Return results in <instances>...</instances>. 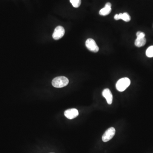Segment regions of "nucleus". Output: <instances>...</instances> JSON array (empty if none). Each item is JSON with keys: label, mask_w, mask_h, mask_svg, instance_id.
<instances>
[{"label": "nucleus", "mask_w": 153, "mask_h": 153, "mask_svg": "<svg viewBox=\"0 0 153 153\" xmlns=\"http://www.w3.org/2000/svg\"><path fill=\"white\" fill-rule=\"evenodd\" d=\"M70 1L72 6L75 8L79 7L81 4V0H70Z\"/></svg>", "instance_id": "f8f14e48"}, {"label": "nucleus", "mask_w": 153, "mask_h": 153, "mask_svg": "<svg viewBox=\"0 0 153 153\" xmlns=\"http://www.w3.org/2000/svg\"><path fill=\"white\" fill-rule=\"evenodd\" d=\"M69 80L67 77L64 76H57L52 81V85L54 87L60 88L65 87L68 85Z\"/></svg>", "instance_id": "f257e3e1"}, {"label": "nucleus", "mask_w": 153, "mask_h": 153, "mask_svg": "<svg viewBox=\"0 0 153 153\" xmlns=\"http://www.w3.org/2000/svg\"><path fill=\"white\" fill-rule=\"evenodd\" d=\"M64 115L68 119L71 120L76 117L79 115V112L76 108H71L65 111Z\"/></svg>", "instance_id": "423d86ee"}, {"label": "nucleus", "mask_w": 153, "mask_h": 153, "mask_svg": "<svg viewBox=\"0 0 153 153\" xmlns=\"http://www.w3.org/2000/svg\"><path fill=\"white\" fill-rule=\"evenodd\" d=\"M146 42V38H137L135 41V45L138 47H140L144 46Z\"/></svg>", "instance_id": "9d476101"}, {"label": "nucleus", "mask_w": 153, "mask_h": 153, "mask_svg": "<svg viewBox=\"0 0 153 153\" xmlns=\"http://www.w3.org/2000/svg\"><path fill=\"white\" fill-rule=\"evenodd\" d=\"M85 46L88 50L93 52H97L99 50V48L95 41L91 38H88L85 42Z\"/></svg>", "instance_id": "7ed1b4c3"}, {"label": "nucleus", "mask_w": 153, "mask_h": 153, "mask_svg": "<svg viewBox=\"0 0 153 153\" xmlns=\"http://www.w3.org/2000/svg\"><path fill=\"white\" fill-rule=\"evenodd\" d=\"M102 95L103 97L106 99V101L108 104H111L112 103L113 96L111 91L108 88H105L102 92Z\"/></svg>", "instance_id": "0eeeda50"}, {"label": "nucleus", "mask_w": 153, "mask_h": 153, "mask_svg": "<svg viewBox=\"0 0 153 153\" xmlns=\"http://www.w3.org/2000/svg\"><path fill=\"white\" fill-rule=\"evenodd\" d=\"M114 19L116 20L122 19L125 22H129L130 21L131 18L128 13H123L116 14L114 16Z\"/></svg>", "instance_id": "1a4fd4ad"}, {"label": "nucleus", "mask_w": 153, "mask_h": 153, "mask_svg": "<svg viewBox=\"0 0 153 153\" xmlns=\"http://www.w3.org/2000/svg\"><path fill=\"white\" fill-rule=\"evenodd\" d=\"M137 38H145V34L144 33H143V32H140L139 31L136 34Z\"/></svg>", "instance_id": "ddd939ff"}, {"label": "nucleus", "mask_w": 153, "mask_h": 153, "mask_svg": "<svg viewBox=\"0 0 153 153\" xmlns=\"http://www.w3.org/2000/svg\"><path fill=\"white\" fill-rule=\"evenodd\" d=\"M131 84L130 79L127 77L121 78L117 82L116 87L120 92H123Z\"/></svg>", "instance_id": "f03ea898"}, {"label": "nucleus", "mask_w": 153, "mask_h": 153, "mask_svg": "<svg viewBox=\"0 0 153 153\" xmlns=\"http://www.w3.org/2000/svg\"><path fill=\"white\" fill-rule=\"evenodd\" d=\"M115 134V129L114 128H110L107 130L102 136V140L104 142H107L111 139Z\"/></svg>", "instance_id": "20e7f679"}, {"label": "nucleus", "mask_w": 153, "mask_h": 153, "mask_svg": "<svg viewBox=\"0 0 153 153\" xmlns=\"http://www.w3.org/2000/svg\"><path fill=\"white\" fill-rule=\"evenodd\" d=\"M111 4L110 3H107L104 7L100 11V15L102 16H107L111 12Z\"/></svg>", "instance_id": "6e6552de"}, {"label": "nucleus", "mask_w": 153, "mask_h": 153, "mask_svg": "<svg viewBox=\"0 0 153 153\" xmlns=\"http://www.w3.org/2000/svg\"><path fill=\"white\" fill-rule=\"evenodd\" d=\"M65 33V30L63 27L58 26L56 27L54 30V33L52 35V37L53 39L55 40H59L64 36Z\"/></svg>", "instance_id": "39448f33"}, {"label": "nucleus", "mask_w": 153, "mask_h": 153, "mask_svg": "<svg viewBox=\"0 0 153 153\" xmlns=\"http://www.w3.org/2000/svg\"><path fill=\"white\" fill-rule=\"evenodd\" d=\"M146 55L149 57H153V46L149 47L146 51Z\"/></svg>", "instance_id": "9b49d317"}]
</instances>
